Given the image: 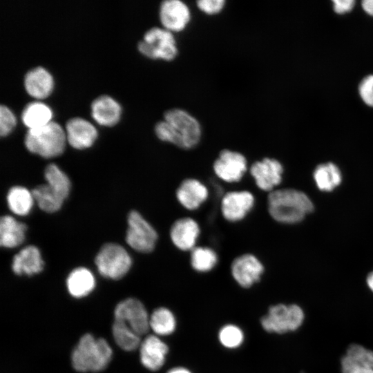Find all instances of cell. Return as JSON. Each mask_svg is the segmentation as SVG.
<instances>
[{"mask_svg":"<svg viewBox=\"0 0 373 373\" xmlns=\"http://www.w3.org/2000/svg\"><path fill=\"white\" fill-rule=\"evenodd\" d=\"M155 133L161 141L182 149H191L198 144L202 136L199 121L180 108L166 110L163 119L155 125Z\"/></svg>","mask_w":373,"mask_h":373,"instance_id":"1","label":"cell"},{"mask_svg":"<svg viewBox=\"0 0 373 373\" xmlns=\"http://www.w3.org/2000/svg\"><path fill=\"white\" fill-rule=\"evenodd\" d=\"M268 211L277 222L294 224L312 212L314 205L303 191L294 189H276L267 198Z\"/></svg>","mask_w":373,"mask_h":373,"instance_id":"2","label":"cell"},{"mask_svg":"<svg viewBox=\"0 0 373 373\" xmlns=\"http://www.w3.org/2000/svg\"><path fill=\"white\" fill-rule=\"evenodd\" d=\"M111 356L112 350L106 340L86 334L73 351L72 364L78 372H99L108 365Z\"/></svg>","mask_w":373,"mask_h":373,"instance_id":"3","label":"cell"},{"mask_svg":"<svg viewBox=\"0 0 373 373\" xmlns=\"http://www.w3.org/2000/svg\"><path fill=\"white\" fill-rule=\"evenodd\" d=\"M66 141L65 131L58 123L50 121L42 126L28 129L24 144L30 152L50 158L63 153Z\"/></svg>","mask_w":373,"mask_h":373,"instance_id":"4","label":"cell"},{"mask_svg":"<svg viewBox=\"0 0 373 373\" xmlns=\"http://www.w3.org/2000/svg\"><path fill=\"white\" fill-rule=\"evenodd\" d=\"M139 51L152 59L173 61L178 55V48L173 32L162 27H152L139 41Z\"/></svg>","mask_w":373,"mask_h":373,"instance_id":"5","label":"cell"},{"mask_svg":"<svg viewBox=\"0 0 373 373\" xmlns=\"http://www.w3.org/2000/svg\"><path fill=\"white\" fill-rule=\"evenodd\" d=\"M305 314L296 304H277L271 306L260 319L262 328L267 332L283 334L297 330L303 324Z\"/></svg>","mask_w":373,"mask_h":373,"instance_id":"6","label":"cell"},{"mask_svg":"<svg viewBox=\"0 0 373 373\" xmlns=\"http://www.w3.org/2000/svg\"><path fill=\"white\" fill-rule=\"evenodd\" d=\"M98 271L106 278L117 280L129 271L132 259L120 245L107 243L102 246L95 257Z\"/></svg>","mask_w":373,"mask_h":373,"instance_id":"7","label":"cell"},{"mask_svg":"<svg viewBox=\"0 0 373 373\" xmlns=\"http://www.w3.org/2000/svg\"><path fill=\"white\" fill-rule=\"evenodd\" d=\"M126 241L133 249L141 253H149L155 248L157 233L155 229L136 211L128 216Z\"/></svg>","mask_w":373,"mask_h":373,"instance_id":"8","label":"cell"},{"mask_svg":"<svg viewBox=\"0 0 373 373\" xmlns=\"http://www.w3.org/2000/svg\"><path fill=\"white\" fill-rule=\"evenodd\" d=\"M115 321L126 323L135 333L142 336L150 328L146 308L137 299L128 298L119 303L114 312Z\"/></svg>","mask_w":373,"mask_h":373,"instance_id":"9","label":"cell"},{"mask_svg":"<svg viewBox=\"0 0 373 373\" xmlns=\"http://www.w3.org/2000/svg\"><path fill=\"white\" fill-rule=\"evenodd\" d=\"M213 168L216 175L223 181L237 182L247 171V159L238 151L224 149L214 161Z\"/></svg>","mask_w":373,"mask_h":373,"instance_id":"10","label":"cell"},{"mask_svg":"<svg viewBox=\"0 0 373 373\" xmlns=\"http://www.w3.org/2000/svg\"><path fill=\"white\" fill-rule=\"evenodd\" d=\"M159 17L162 28L174 33L184 30L191 18L189 6L180 0H164L161 2Z\"/></svg>","mask_w":373,"mask_h":373,"instance_id":"11","label":"cell"},{"mask_svg":"<svg viewBox=\"0 0 373 373\" xmlns=\"http://www.w3.org/2000/svg\"><path fill=\"white\" fill-rule=\"evenodd\" d=\"M249 171L258 187L265 191H274L282 181L283 165L274 158L265 157L256 161Z\"/></svg>","mask_w":373,"mask_h":373,"instance_id":"12","label":"cell"},{"mask_svg":"<svg viewBox=\"0 0 373 373\" xmlns=\"http://www.w3.org/2000/svg\"><path fill=\"white\" fill-rule=\"evenodd\" d=\"M231 271L234 280L241 287L249 288L260 280L264 267L255 256L245 254L233 260Z\"/></svg>","mask_w":373,"mask_h":373,"instance_id":"13","label":"cell"},{"mask_svg":"<svg viewBox=\"0 0 373 373\" xmlns=\"http://www.w3.org/2000/svg\"><path fill=\"white\" fill-rule=\"evenodd\" d=\"M255 198L247 191L227 193L221 201V211L228 221L236 222L243 219L254 205Z\"/></svg>","mask_w":373,"mask_h":373,"instance_id":"14","label":"cell"},{"mask_svg":"<svg viewBox=\"0 0 373 373\" xmlns=\"http://www.w3.org/2000/svg\"><path fill=\"white\" fill-rule=\"evenodd\" d=\"M65 129L67 142L77 149L90 147L97 136L95 127L81 117H73L68 120Z\"/></svg>","mask_w":373,"mask_h":373,"instance_id":"15","label":"cell"},{"mask_svg":"<svg viewBox=\"0 0 373 373\" xmlns=\"http://www.w3.org/2000/svg\"><path fill=\"white\" fill-rule=\"evenodd\" d=\"M200 234L197 222L191 218L175 220L170 229V238L173 245L180 250H192Z\"/></svg>","mask_w":373,"mask_h":373,"instance_id":"16","label":"cell"},{"mask_svg":"<svg viewBox=\"0 0 373 373\" xmlns=\"http://www.w3.org/2000/svg\"><path fill=\"white\" fill-rule=\"evenodd\" d=\"M169 347L159 337L148 336L140 345V361L148 370L157 371L160 369L166 359Z\"/></svg>","mask_w":373,"mask_h":373,"instance_id":"17","label":"cell"},{"mask_svg":"<svg viewBox=\"0 0 373 373\" xmlns=\"http://www.w3.org/2000/svg\"><path fill=\"white\" fill-rule=\"evenodd\" d=\"M208 194L207 187L193 178L183 180L176 191L178 202L188 210L197 209L207 200Z\"/></svg>","mask_w":373,"mask_h":373,"instance_id":"18","label":"cell"},{"mask_svg":"<svg viewBox=\"0 0 373 373\" xmlns=\"http://www.w3.org/2000/svg\"><path fill=\"white\" fill-rule=\"evenodd\" d=\"M44 265L39 249L35 246L29 245L14 256L12 269L17 275L32 276L41 272Z\"/></svg>","mask_w":373,"mask_h":373,"instance_id":"19","label":"cell"},{"mask_svg":"<svg viewBox=\"0 0 373 373\" xmlns=\"http://www.w3.org/2000/svg\"><path fill=\"white\" fill-rule=\"evenodd\" d=\"M50 73L41 66L30 70L24 77V87L27 93L36 99L48 96L53 88Z\"/></svg>","mask_w":373,"mask_h":373,"instance_id":"20","label":"cell"},{"mask_svg":"<svg viewBox=\"0 0 373 373\" xmlns=\"http://www.w3.org/2000/svg\"><path fill=\"white\" fill-rule=\"evenodd\" d=\"M93 118L99 124L111 126L119 119L121 107L117 101L108 95H102L91 104Z\"/></svg>","mask_w":373,"mask_h":373,"instance_id":"21","label":"cell"},{"mask_svg":"<svg viewBox=\"0 0 373 373\" xmlns=\"http://www.w3.org/2000/svg\"><path fill=\"white\" fill-rule=\"evenodd\" d=\"M27 226L10 216H3L0 220V244L6 248H14L25 240Z\"/></svg>","mask_w":373,"mask_h":373,"instance_id":"22","label":"cell"},{"mask_svg":"<svg viewBox=\"0 0 373 373\" xmlns=\"http://www.w3.org/2000/svg\"><path fill=\"white\" fill-rule=\"evenodd\" d=\"M68 290L71 296L82 298L90 293L95 285L92 272L85 267L73 269L66 280Z\"/></svg>","mask_w":373,"mask_h":373,"instance_id":"23","label":"cell"},{"mask_svg":"<svg viewBox=\"0 0 373 373\" xmlns=\"http://www.w3.org/2000/svg\"><path fill=\"white\" fill-rule=\"evenodd\" d=\"M313 177L317 187L322 191H332L342 182L341 171L332 162L318 165L314 171Z\"/></svg>","mask_w":373,"mask_h":373,"instance_id":"24","label":"cell"},{"mask_svg":"<svg viewBox=\"0 0 373 373\" xmlns=\"http://www.w3.org/2000/svg\"><path fill=\"white\" fill-rule=\"evenodd\" d=\"M52 113L46 104L35 101L26 104L21 113L23 123L30 128L42 126L50 122Z\"/></svg>","mask_w":373,"mask_h":373,"instance_id":"25","label":"cell"},{"mask_svg":"<svg viewBox=\"0 0 373 373\" xmlns=\"http://www.w3.org/2000/svg\"><path fill=\"white\" fill-rule=\"evenodd\" d=\"M34 197L26 188L15 186L10 189L7 195V203L10 210L18 216H26L31 211Z\"/></svg>","mask_w":373,"mask_h":373,"instance_id":"26","label":"cell"},{"mask_svg":"<svg viewBox=\"0 0 373 373\" xmlns=\"http://www.w3.org/2000/svg\"><path fill=\"white\" fill-rule=\"evenodd\" d=\"M32 193L39 208L48 213L58 211L64 199L47 184L35 187Z\"/></svg>","mask_w":373,"mask_h":373,"instance_id":"27","label":"cell"},{"mask_svg":"<svg viewBox=\"0 0 373 373\" xmlns=\"http://www.w3.org/2000/svg\"><path fill=\"white\" fill-rule=\"evenodd\" d=\"M150 327L159 336L171 334L176 327V320L171 310L166 307L155 309L150 316Z\"/></svg>","mask_w":373,"mask_h":373,"instance_id":"28","label":"cell"},{"mask_svg":"<svg viewBox=\"0 0 373 373\" xmlns=\"http://www.w3.org/2000/svg\"><path fill=\"white\" fill-rule=\"evenodd\" d=\"M47 184L64 200L70 190V182L66 174L55 164H48L44 172Z\"/></svg>","mask_w":373,"mask_h":373,"instance_id":"29","label":"cell"},{"mask_svg":"<svg viewBox=\"0 0 373 373\" xmlns=\"http://www.w3.org/2000/svg\"><path fill=\"white\" fill-rule=\"evenodd\" d=\"M112 330L116 343L124 350L133 351L141 345L140 336L124 322L115 321Z\"/></svg>","mask_w":373,"mask_h":373,"instance_id":"30","label":"cell"},{"mask_svg":"<svg viewBox=\"0 0 373 373\" xmlns=\"http://www.w3.org/2000/svg\"><path fill=\"white\" fill-rule=\"evenodd\" d=\"M216 253L209 247H195L191 252V265L197 271L206 272L211 270L216 265Z\"/></svg>","mask_w":373,"mask_h":373,"instance_id":"31","label":"cell"},{"mask_svg":"<svg viewBox=\"0 0 373 373\" xmlns=\"http://www.w3.org/2000/svg\"><path fill=\"white\" fill-rule=\"evenodd\" d=\"M218 339L224 347L234 349L238 347L242 343L244 334L239 327L229 324L220 329Z\"/></svg>","mask_w":373,"mask_h":373,"instance_id":"32","label":"cell"},{"mask_svg":"<svg viewBox=\"0 0 373 373\" xmlns=\"http://www.w3.org/2000/svg\"><path fill=\"white\" fill-rule=\"evenodd\" d=\"M345 355L358 364L373 368V351L360 344L350 345Z\"/></svg>","mask_w":373,"mask_h":373,"instance_id":"33","label":"cell"},{"mask_svg":"<svg viewBox=\"0 0 373 373\" xmlns=\"http://www.w3.org/2000/svg\"><path fill=\"white\" fill-rule=\"evenodd\" d=\"M16 117L6 106H0V135L6 136L9 134L16 125Z\"/></svg>","mask_w":373,"mask_h":373,"instance_id":"34","label":"cell"},{"mask_svg":"<svg viewBox=\"0 0 373 373\" xmlns=\"http://www.w3.org/2000/svg\"><path fill=\"white\" fill-rule=\"evenodd\" d=\"M226 4L225 0H198L196 6L202 12L208 15L220 13Z\"/></svg>","mask_w":373,"mask_h":373,"instance_id":"35","label":"cell"},{"mask_svg":"<svg viewBox=\"0 0 373 373\" xmlns=\"http://www.w3.org/2000/svg\"><path fill=\"white\" fill-rule=\"evenodd\" d=\"M358 92L362 100L368 106H373V75L364 77L360 82Z\"/></svg>","mask_w":373,"mask_h":373,"instance_id":"36","label":"cell"},{"mask_svg":"<svg viewBox=\"0 0 373 373\" xmlns=\"http://www.w3.org/2000/svg\"><path fill=\"white\" fill-rule=\"evenodd\" d=\"M341 367L342 373H373V368L358 364L345 354L341 359Z\"/></svg>","mask_w":373,"mask_h":373,"instance_id":"37","label":"cell"},{"mask_svg":"<svg viewBox=\"0 0 373 373\" xmlns=\"http://www.w3.org/2000/svg\"><path fill=\"white\" fill-rule=\"evenodd\" d=\"M333 8L337 14H345L351 11L354 6L353 0H334Z\"/></svg>","mask_w":373,"mask_h":373,"instance_id":"38","label":"cell"},{"mask_svg":"<svg viewBox=\"0 0 373 373\" xmlns=\"http://www.w3.org/2000/svg\"><path fill=\"white\" fill-rule=\"evenodd\" d=\"M362 8L366 13L373 16V0L363 1Z\"/></svg>","mask_w":373,"mask_h":373,"instance_id":"39","label":"cell"},{"mask_svg":"<svg viewBox=\"0 0 373 373\" xmlns=\"http://www.w3.org/2000/svg\"><path fill=\"white\" fill-rule=\"evenodd\" d=\"M167 373H192L190 370L182 367H174L169 370Z\"/></svg>","mask_w":373,"mask_h":373,"instance_id":"40","label":"cell"},{"mask_svg":"<svg viewBox=\"0 0 373 373\" xmlns=\"http://www.w3.org/2000/svg\"><path fill=\"white\" fill-rule=\"evenodd\" d=\"M366 283L369 289L373 292V271L367 275Z\"/></svg>","mask_w":373,"mask_h":373,"instance_id":"41","label":"cell"}]
</instances>
